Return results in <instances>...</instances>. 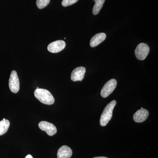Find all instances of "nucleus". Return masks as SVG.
I'll return each mask as SVG.
<instances>
[{"label":"nucleus","mask_w":158,"mask_h":158,"mask_svg":"<svg viewBox=\"0 0 158 158\" xmlns=\"http://www.w3.org/2000/svg\"><path fill=\"white\" fill-rule=\"evenodd\" d=\"M34 96L40 102L44 104L51 105L55 102V98L48 90L38 88L34 91Z\"/></svg>","instance_id":"obj_1"},{"label":"nucleus","mask_w":158,"mask_h":158,"mask_svg":"<svg viewBox=\"0 0 158 158\" xmlns=\"http://www.w3.org/2000/svg\"><path fill=\"white\" fill-rule=\"evenodd\" d=\"M116 104V101L113 100L109 103L105 107L100 120V123L102 127L106 126L111 120L113 116V110Z\"/></svg>","instance_id":"obj_2"},{"label":"nucleus","mask_w":158,"mask_h":158,"mask_svg":"<svg viewBox=\"0 0 158 158\" xmlns=\"http://www.w3.org/2000/svg\"><path fill=\"white\" fill-rule=\"evenodd\" d=\"M117 85V81L113 79L108 81L102 88L101 95L103 98H106L114 91Z\"/></svg>","instance_id":"obj_3"},{"label":"nucleus","mask_w":158,"mask_h":158,"mask_svg":"<svg viewBox=\"0 0 158 158\" xmlns=\"http://www.w3.org/2000/svg\"><path fill=\"white\" fill-rule=\"evenodd\" d=\"M149 46L147 44L142 43L137 46L135 54L137 59L140 60H144L149 53Z\"/></svg>","instance_id":"obj_4"},{"label":"nucleus","mask_w":158,"mask_h":158,"mask_svg":"<svg viewBox=\"0 0 158 158\" xmlns=\"http://www.w3.org/2000/svg\"><path fill=\"white\" fill-rule=\"evenodd\" d=\"M19 79L17 72L15 70L12 71L9 80V87L11 92L17 93L19 90Z\"/></svg>","instance_id":"obj_5"},{"label":"nucleus","mask_w":158,"mask_h":158,"mask_svg":"<svg viewBox=\"0 0 158 158\" xmlns=\"http://www.w3.org/2000/svg\"><path fill=\"white\" fill-rule=\"evenodd\" d=\"M38 125L40 129L45 131L49 136H53L57 132V129L56 126L52 123L48 122H40Z\"/></svg>","instance_id":"obj_6"},{"label":"nucleus","mask_w":158,"mask_h":158,"mask_svg":"<svg viewBox=\"0 0 158 158\" xmlns=\"http://www.w3.org/2000/svg\"><path fill=\"white\" fill-rule=\"evenodd\" d=\"M65 45V43L63 40H57L50 44L48 46V50L51 53H56L64 49Z\"/></svg>","instance_id":"obj_7"},{"label":"nucleus","mask_w":158,"mask_h":158,"mask_svg":"<svg viewBox=\"0 0 158 158\" xmlns=\"http://www.w3.org/2000/svg\"><path fill=\"white\" fill-rule=\"evenodd\" d=\"M86 72V69L84 67H78L75 69L71 76V79L73 81H81L84 78L85 74Z\"/></svg>","instance_id":"obj_8"},{"label":"nucleus","mask_w":158,"mask_h":158,"mask_svg":"<svg viewBox=\"0 0 158 158\" xmlns=\"http://www.w3.org/2000/svg\"><path fill=\"white\" fill-rule=\"evenodd\" d=\"M149 115V112L145 109L138 110L133 116V119L136 123L143 122L146 120Z\"/></svg>","instance_id":"obj_9"},{"label":"nucleus","mask_w":158,"mask_h":158,"mask_svg":"<svg viewBox=\"0 0 158 158\" xmlns=\"http://www.w3.org/2000/svg\"><path fill=\"white\" fill-rule=\"evenodd\" d=\"M73 154L72 150L66 145H63L58 150L57 153L58 158H70Z\"/></svg>","instance_id":"obj_10"},{"label":"nucleus","mask_w":158,"mask_h":158,"mask_svg":"<svg viewBox=\"0 0 158 158\" xmlns=\"http://www.w3.org/2000/svg\"><path fill=\"white\" fill-rule=\"evenodd\" d=\"M106 35L104 33L96 34L92 38L90 41V46L94 48L97 46L106 39Z\"/></svg>","instance_id":"obj_11"},{"label":"nucleus","mask_w":158,"mask_h":158,"mask_svg":"<svg viewBox=\"0 0 158 158\" xmlns=\"http://www.w3.org/2000/svg\"><path fill=\"white\" fill-rule=\"evenodd\" d=\"M10 126V122L8 119L0 121V136L6 134Z\"/></svg>","instance_id":"obj_12"},{"label":"nucleus","mask_w":158,"mask_h":158,"mask_svg":"<svg viewBox=\"0 0 158 158\" xmlns=\"http://www.w3.org/2000/svg\"><path fill=\"white\" fill-rule=\"evenodd\" d=\"M93 1H94L95 4L94 6L92 12L94 15H97L100 11L106 0H93Z\"/></svg>","instance_id":"obj_13"},{"label":"nucleus","mask_w":158,"mask_h":158,"mask_svg":"<svg viewBox=\"0 0 158 158\" xmlns=\"http://www.w3.org/2000/svg\"><path fill=\"white\" fill-rule=\"evenodd\" d=\"M50 0H37L36 4L39 9H42L46 7L50 3Z\"/></svg>","instance_id":"obj_14"},{"label":"nucleus","mask_w":158,"mask_h":158,"mask_svg":"<svg viewBox=\"0 0 158 158\" xmlns=\"http://www.w3.org/2000/svg\"><path fill=\"white\" fill-rule=\"evenodd\" d=\"M78 0H62V6L64 7L70 6L77 2Z\"/></svg>","instance_id":"obj_15"},{"label":"nucleus","mask_w":158,"mask_h":158,"mask_svg":"<svg viewBox=\"0 0 158 158\" xmlns=\"http://www.w3.org/2000/svg\"><path fill=\"white\" fill-rule=\"evenodd\" d=\"M25 158H34L31 155L29 154L26 156V157Z\"/></svg>","instance_id":"obj_16"},{"label":"nucleus","mask_w":158,"mask_h":158,"mask_svg":"<svg viewBox=\"0 0 158 158\" xmlns=\"http://www.w3.org/2000/svg\"><path fill=\"white\" fill-rule=\"evenodd\" d=\"M93 158H108L106 157H94Z\"/></svg>","instance_id":"obj_17"},{"label":"nucleus","mask_w":158,"mask_h":158,"mask_svg":"<svg viewBox=\"0 0 158 158\" xmlns=\"http://www.w3.org/2000/svg\"><path fill=\"white\" fill-rule=\"evenodd\" d=\"M141 110H143V109H144V108H141Z\"/></svg>","instance_id":"obj_18"}]
</instances>
